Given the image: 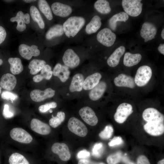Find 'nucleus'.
Returning <instances> with one entry per match:
<instances>
[{"label": "nucleus", "mask_w": 164, "mask_h": 164, "mask_svg": "<svg viewBox=\"0 0 164 164\" xmlns=\"http://www.w3.org/2000/svg\"><path fill=\"white\" fill-rule=\"evenodd\" d=\"M85 19L80 16H71L64 23V33L68 38L74 37L82 28L85 23Z\"/></svg>", "instance_id": "1"}, {"label": "nucleus", "mask_w": 164, "mask_h": 164, "mask_svg": "<svg viewBox=\"0 0 164 164\" xmlns=\"http://www.w3.org/2000/svg\"><path fill=\"white\" fill-rule=\"evenodd\" d=\"M147 122L143 128L148 134L153 136H158L164 132V118L150 119L145 121Z\"/></svg>", "instance_id": "2"}, {"label": "nucleus", "mask_w": 164, "mask_h": 164, "mask_svg": "<svg viewBox=\"0 0 164 164\" xmlns=\"http://www.w3.org/2000/svg\"><path fill=\"white\" fill-rule=\"evenodd\" d=\"M140 0H123L121 4L123 9L128 15L136 17L140 15L142 10L143 4Z\"/></svg>", "instance_id": "3"}, {"label": "nucleus", "mask_w": 164, "mask_h": 164, "mask_svg": "<svg viewBox=\"0 0 164 164\" xmlns=\"http://www.w3.org/2000/svg\"><path fill=\"white\" fill-rule=\"evenodd\" d=\"M152 70L149 66L143 65L138 69L134 79L135 84L138 87L146 85L151 78Z\"/></svg>", "instance_id": "4"}, {"label": "nucleus", "mask_w": 164, "mask_h": 164, "mask_svg": "<svg viewBox=\"0 0 164 164\" xmlns=\"http://www.w3.org/2000/svg\"><path fill=\"white\" fill-rule=\"evenodd\" d=\"M67 126L70 131L78 136L84 137L87 134V129L86 126L75 117H72L69 119Z\"/></svg>", "instance_id": "5"}, {"label": "nucleus", "mask_w": 164, "mask_h": 164, "mask_svg": "<svg viewBox=\"0 0 164 164\" xmlns=\"http://www.w3.org/2000/svg\"><path fill=\"white\" fill-rule=\"evenodd\" d=\"M132 108V105L129 104L123 103L120 104L114 115L115 121L119 124L123 123L133 112Z\"/></svg>", "instance_id": "6"}, {"label": "nucleus", "mask_w": 164, "mask_h": 164, "mask_svg": "<svg viewBox=\"0 0 164 164\" xmlns=\"http://www.w3.org/2000/svg\"><path fill=\"white\" fill-rule=\"evenodd\" d=\"M97 41L103 45L107 47L112 46L116 39L114 33L108 28H104L101 30L97 34Z\"/></svg>", "instance_id": "7"}, {"label": "nucleus", "mask_w": 164, "mask_h": 164, "mask_svg": "<svg viewBox=\"0 0 164 164\" xmlns=\"http://www.w3.org/2000/svg\"><path fill=\"white\" fill-rule=\"evenodd\" d=\"M10 135L14 140L24 143H29L33 139L32 137L28 132L20 128L12 129L10 132Z\"/></svg>", "instance_id": "8"}, {"label": "nucleus", "mask_w": 164, "mask_h": 164, "mask_svg": "<svg viewBox=\"0 0 164 164\" xmlns=\"http://www.w3.org/2000/svg\"><path fill=\"white\" fill-rule=\"evenodd\" d=\"M79 113L82 119L88 124L94 126L97 123L98 118L91 108L87 106L83 107L80 110Z\"/></svg>", "instance_id": "9"}, {"label": "nucleus", "mask_w": 164, "mask_h": 164, "mask_svg": "<svg viewBox=\"0 0 164 164\" xmlns=\"http://www.w3.org/2000/svg\"><path fill=\"white\" fill-rule=\"evenodd\" d=\"M52 152L57 155L62 161H67L70 158L71 154L68 146L64 143L56 142L51 147Z\"/></svg>", "instance_id": "10"}, {"label": "nucleus", "mask_w": 164, "mask_h": 164, "mask_svg": "<svg viewBox=\"0 0 164 164\" xmlns=\"http://www.w3.org/2000/svg\"><path fill=\"white\" fill-rule=\"evenodd\" d=\"M62 60L65 66L72 69L77 67L80 63L79 57L71 49H68L65 51Z\"/></svg>", "instance_id": "11"}, {"label": "nucleus", "mask_w": 164, "mask_h": 164, "mask_svg": "<svg viewBox=\"0 0 164 164\" xmlns=\"http://www.w3.org/2000/svg\"><path fill=\"white\" fill-rule=\"evenodd\" d=\"M157 32V28L153 23L146 22L142 25L140 32L141 36L144 39L145 42L155 38Z\"/></svg>", "instance_id": "12"}, {"label": "nucleus", "mask_w": 164, "mask_h": 164, "mask_svg": "<svg viewBox=\"0 0 164 164\" xmlns=\"http://www.w3.org/2000/svg\"><path fill=\"white\" fill-rule=\"evenodd\" d=\"M55 94V91L50 88H47L44 91L35 89L30 93L31 99L36 102L42 101L47 98L53 97Z\"/></svg>", "instance_id": "13"}, {"label": "nucleus", "mask_w": 164, "mask_h": 164, "mask_svg": "<svg viewBox=\"0 0 164 164\" xmlns=\"http://www.w3.org/2000/svg\"><path fill=\"white\" fill-rule=\"evenodd\" d=\"M30 127L33 131L42 135H47L51 131L50 127L49 125L36 118H33L32 120Z\"/></svg>", "instance_id": "14"}, {"label": "nucleus", "mask_w": 164, "mask_h": 164, "mask_svg": "<svg viewBox=\"0 0 164 164\" xmlns=\"http://www.w3.org/2000/svg\"><path fill=\"white\" fill-rule=\"evenodd\" d=\"M51 9L55 15L63 17L69 16L72 12L70 6L59 2L53 3L51 5Z\"/></svg>", "instance_id": "15"}, {"label": "nucleus", "mask_w": 164, "mask_h": 164, "mask_svg": "<svg viewBox=\"0 0 164 164\" xmlns=\"http://www.w3.org/2000/svg\"><path fill=\"white\" fill-rule=\"evenodd\" d=\"M116 86L118 87H125L133 88L135 87L134 79L130 76L121 73L116 77L114 80Z\"/></svg>", "instance_id": "16"}, {"label": "nucleus", "mask_w": 164, "mask_h": 164, "mask_svg": "<svg viewBox=\"0 0 164 164\" xmlns=\"http://www.w3.org/2000/svg\"><path fill=\"white\" fill-rule=\"evenodd\" d=\"M16 83L15 77L13 74L7 73L2 76L0 81V86L2 88L10 91L14 89Z\"/></svg>", "instance_id": "17"}, {"label": "nucleus", "mask_w": 164, "mask_h": 164, "mask_svg": "<svg viewBox=\"0 0 164 164\" xmlns=\"http://www.w3.org/2000/svg\"><path fill=\"white\" fill-rule=\"evenodd\" d=\"M107 87V84L105 82H99L89 92V95L90 99L95 101L100 99L105 92Z\"/></svg>", "instance_id": "18"}, {"label": "nucleus", "mask_w": 164, "mask_h": 164, "mask_svg": "<svg viewBox=\"0 0 164 164\" xmlns=\"http://www.w3.org/2000/svg\"><path fill=\"white\" fill-rule=\"evenodd\" d=\"M70 73L69 68L60 63L56 64L53 71V75L57 77L63 82H65L68 79Z\"/></svg>", "instance_id": "19"}, {"label": "nucleus", "mask_w": 164, "mask_h": 164, "mask_svg": "<svg viewBox=\"0 0 164 164\" xmlns=\"http://www.w3.org/2000/svg\"><path fill=\"white\" fill-rule=\"evenodd\" d=\"M125 49L123 46H121L116 49L108 58L107 63L111 67H114L119 63L121 57L124 54Z\"/></svg>", "instance_id": "20"}, {"label": "nucleus", "mask_w": 164, "mask_h": 164, "mask_svg": "<svg viewBox=\"0 0 164 164\" xmlns=\"http://www.w3.org/2000/svg\"><path fill=\"white\" fill-rule=\"evenodd\" d=\"M102 77L99 73H95L86 77L84 81L83 88L85 90L92 89L100 82Z\"/></svg>", "instance_id": "21"}, {"label": "nucleus", "mask_w": 164, "mask_h": 164, "mask_svg": "<svg viewBox=\"0 0 164 164\" xmlns=\"http://www.w3.org/2000/svg\"><path fill=\"white\" fill-rule=\"evenodd\" d=\"M84 77L82 74L77 73L72 78L69 87V90L71 92L80 91L83 88Z\"/></svg>", "instance_id": "22"}, {"label": "nucleus", "mask_w": 164, "mask_h": 164, "mask_svg": "<svg viewBox=\"0 0 164 164\" xmlns=\"http://www.w3.org/2000/svg\"><path fill=\"white\" fill-rule=\"evenodd\" d=\"M141 59L142 55L139 53L132 54L126 52L124 55L123 63L126 67H131L137 64Z\"/></svg>", "instance_id": "23"}, {"label": "nucleus", "mask_w": 164, "mask_h": 164, "mask_svg": "<svg viewBox=\"0 0 164 164\" xmlns=\"http://www.w3.org/2000/svg\"><path fill=\"white\" fill-rule=\"evenodd\" d=\"M102 24L101 19L98 15H95L87 25L85 31L88 34L94 33L100 28Z\"/></svg>", "instance_id": "24"}, {"label": "nucleus", "mask_w": 164, "mask_h": 164, "mask_svg": "<svg viewBox=\"0 0 164 164\" xmlns=\"http://www.w3.org/2000/svg\"><path fill=\"white\" fill-rule=\"evenodd\" d=\"M128 15L124 12H121L113 15L109 20V25L113 30L117 27V22L118 21L125 22L128 19Z\"/></svg>", "instance_id": "25"}, {"label": "nucleus", "mask_w": 164, "mask_h": 164, "mask_svg": "<svg viewBox=\"0 0 164 164\" xmlns=\"http://www.w3.org/2000/svg\"><path fill=\"white\" fill-rule=\"evenodd\" d=\"M8 62L10 65V70L13 74H18L23 70V67L20 59L17 57H11L9 59Z\"/></svg>", "instance_id": "26"}, {"label": "nucleus", "mask_w": 164, "mask_h": 164, "mask_svg": "<svg viewBox=\"0 0 164 164\" xmlns=\"http://www.w3.org/2000/svg\"><path fill=\"white\" fill-rule=\"evenodd\" d=\"M64 33L63 26L60 24H56L51 27L46 35V38L50 39L54 37L60 36Z\"/></svg>", "instance_id": "27"}, {"label": "nucleus", "mask_w": 164, "mask_h": 164, "mask_svg": "<svg viewBox=\"0 0 164 164\" xmlns=\"http://www.w3.org/2000/svg\"><path fill=\"white\" fill-rule=\"evenodd\" d=\"M46 65V62L43 60L36 59L32 60L28 66L30 70V73L32 75L37 74Z\"/></svg>", "instance_id": "28"}, {"label": "nucleus", "mask_w": 164, "mask_h": 164, "mask_svg": "<svg viewBox=\"0 0 164 164\" xmlns=\"http://www.w3.org/2000/svg\"><path fill=\"white\" fill-rule=\"evenodd\" d=\"M94 7L98 12L102 14H108L111 10L109 2L105 0L97 1L94 4Z\"/></svg>", "instance_id": "29"}, {"label": "nucleus", "mask_w": 164, "mask_h": 164, "mask_svg": "<svg viewBox=\"0 0 164 164\" xmlns=\"http://www.w3.org/2000/svg\"><path fill=\"white\" fill-rule=\"evenodd\" d=\"M30 12L33 21L37 23L41 29H43L45 26L44 23L37 8L34 6H32L30 8Z\"/></svg>", "instance_id": "30"}, {"label": "nucleus", "mask_w": 164, "mask_h": 164, "mask_svg": "<svg viewBox=\"0 0 164 164\" xmlns=\"http://www.w3.org/2000/svg\"><path fill=\"white\" fill-rule=\"evenodd\" d=\"M39 8L40 11L44 14L49 20H51L53 18V15L50 7L47 2L44 0H39L38 1Z\"/></svg>", "instance_id": "31"}, {"label": "nucleus", "mask_w": 164, "mask_h": 164, "mask_svg": "<svg viewBox=\"0 0 164 164\" xmlns=\"http://www.w3.org/2000/svg\"><path fill=\"white\" fill-rule=\"evenodd\" d=\"M24 13L22 11L18 12L15 16L11 18L10 20L11 22L15 21L17 22L16 28L20 32L24 31L26 28V26L23 21Z\"/></svg>", "instance_id": "32"}, {"label": "nucleus", "mask_w": 164, "mask_h": 164, "mask_svg": "<svg viewBox=\"0 0 164 164\" xmlns=\"http://www.w3.org/2000/svg\"><path fill=\"white\" fill-rule=\"evenodd\" d=\"M9 162V164H29L23 155L17 152L14 153L10 156Z\"/></svg>", "instance_id": "33"}, {"label": "nucleus", "mask_w": 164, "mask_h": 164, "mask_svg": "<svg viewBox=\"0 0 164 164\" xmlns=\"http://www.w3.org/2000/svg\"><path fill=\"white\" fill-rule=\"evenodd\" d=\"M65 113L61 111L58 112L55 117L52 115V118L49 121V124L53 128H56L60 125L64 120Z\"/></svg>", "instance_id": "34"}, {"label": "nucleus", "mask_w": 164, "mask_h": 164, "mask_svg": "<svg viewBox=\"0 0 164 164\" xmlns=\"http://www.w3.org/2000/svg\"><path fill=\"white\" fill-rule=\"evenodd\" d=\"M19 51L20 55L25 59L29 60L32 56L30 46L26 44L20 45L19 47Z\"/></svg>", "instance_id": "35"}, {"label": "nucleus", "mask_w": 164, "mask_h": 164, "mask_svg": "<svg viewBox=\"0 0 164 164\" xmlns=\"http://www.w3.org/2000/svg\"><path fill=\"white\" fill-rule=\"evenodd\" d=\"M114 132L112 127L110 125H106L104 130L99 134L100 138L103 139H107L111 138Z\"/></svg>", "instance_id": "36"}, {"label": "nucleus", "mask_w": 164, "mask_h": 164, "mask_svg": "<svg viewBox=\"0 0 164 164\" xmlns=\"http://www.w3.org/2000/svg\"><path fill=\"white\" fill-rule=\"evenodd\" d=\"M122 153L120 152L109 155L107 158L108 164H118L121 159Z\"/></svg>", "instance_id": "37"}, {"label": "nucleus", "mask_w": 164, "mask_h": 164, "mask_svg": "<svg viewBox=\"0 0 164 164\" xmlns=\"http://www.w3.org/2000/svg\"><path fill=\"white\" fill-rule=\"evenodd\" d=\"M103 150V144L102 143H97L94 145L92 150V154L94 156L100 157Z\"/></svg>", "instance_id": "38"}, {"label": "nucleus", "mask_w": 164, "mask_h": 164, "mask_svg": "<svg viewBox=\"0 0 164 164\" xmlns=\"http://www.w3.org/2000/svg\"><path fill=\"white\" fill-rule=\"evenodd\" d=\"M53 74L51 67L48 64L46 65L41 70L40 75L43 79L50 80Z\"/></svg>", "instance_id": "39"}, {"label": "nucleus", "mask_w": 164, "mask_h": 164, "mask_svg": "<svg viewBox=\"0 0 164 164\" xmlns=\"http://www.w3.org/2000/svg\"><path fill=\"white\" fill-rule=\"evenodd\" d=\"M1 97L7 100H11L12 102L18 97L16 94L9 91H3L1 95Z\"/></svg>", "instance_id": "40"}, {"label": "nucleus", "mask_w": 164, "mask_h": 164, "mask_svg": "<svg viewBox=\"0 0 164 164\" xmlns=\"http://www.w3.org/2000/svg\"><path fill=\"white\" fill-rule=\"evenodd\" d=\"M56 106V103L54 102H51L40 105L39 108V110L41 112L45 113L51 108H55Z\"/></svg>", "instance_id": "41"}, {"label": "nucleus", "mask_w": 164, "mask_h": 164, "mask_svg": "<svg viewBox=\"0 0 164 164\" xmlns=\"http://www.w3.org/2000/svg\"><path fill=\"white\" fill-rule=\"evenodd\" d=\"M123 142L122 138L120 136L114 137L108 143L110 146H113L121 144Z\"/></svg>", "instance_id": "42"}, {"label": "nucleus", "mask_w": 164, "mask_h": 164, "mask_svg": "<svg viewBox=\"0 0 164 164\" xmlns=\"http://www.w3.org/2000/svg\"><path fill=\"white\" fill-rule=\"evenodd\" d=\"M3 115L6 118H11L14 116V114L12 112L10 111L9 106L7 104H5L4 105Z\"/></svg>", "instance_id": "43"}, {"label": "nucleus", "mask_w": 164, "mask_h": 164, "mask_svg": "<svg viewBox=\"0 0 164 164\" xmlns=\"http://www.w3.org/2000/svg\"><path fill=\"white\" fill-rule=\"evenodd\" d=\"M90 152L86 149L81 150L77 154V157L79 159H86L90 156Z\"/></svg>", "instance_id": "44"}, {"label": "nucleus", "mask_w": 164, "mask_h": 164, "mask_svg": "<svg viewBox=\"0 0 164 164\" xmlns=\"http://www.w3.org/2000/svg\"><path fill=\"white\" fill-rule=\"evenodd\" d=\"M137 164H151L147 157L144 155H141L137 158Z\"/></svg>", "instance_id": "45"}, {"label": "nucleus", "mask_w": 164, "mask_h": 164, "mask_svg": "<svg viewBox=\"0 0 164 164\" xmlns=\"http://www.w3.org/2000/svg\"><path fill=\"white\" fill-rule=\"evenodd\" d=\"M6 36V33L5 29L0 26V44L4 41Z\"/></svg>", "instance_id": "46"}, {"label": "nucleus", "mask_w": 164, "mask_h": 164, "mask_svg": "<svg viewBox=\"0 0 164 164\" xmlns=\"http://www.w3.org/2000/svg\"><path fill=\"white\" fill-rule=\"evenodd\" d=\"M78 164H105L103 162H96L87 159H81L79 160Z\"/></svg>", "instance_id": "47"}, {"label": "nucleus", "mask_w": 164, "mask_h": 164, "mask_svg": "<svg viewBox=\"0 0 164 164\" xmlns=\"http://www.w3.org/2000/svg\"><path fill=\"white\" fill-rule=\"evenodd\" d=\"M38 47L37 46L34 45H32L30 46L32 56H37L39 55L40 52L38 49Z\"/></svg>", "instance_id": "48"}, {"label": "nucleus", "mask_w": 164, "mask_h": 164, "mask_svg": "<svg viewBox=\"0 0 164 164\" xmlns=\"http://www.w3.org/2000/svg\"><path fill=\"white\" fill-rule=\"evenodd\" d=\"M43 79V78L40 74L36 75L34 76L33 78L34 81L37 83L40 82Z\"/></svg>", "instance_id": "49"}, {"label": "nucleus", "mask_w": 164, "mask_h": 164, "mask_svg": "<svg viewBox=\"0 0 164 164\" xmlns=\"http://www.w3.org/2000/svg\"><path fill=\"white\" fill-rule=\"evenodd\" d=\"M23 21L25 24H29L30 22V16L29 14L26 13L24 15Z\"/></svg>", "instance_id": "50"}, {"label": "nucleus", "mask_w": 164, "mask_h": 164, "mask_svg": "<svg viewBox=\"0 0 164 164\" xmlns=\"http://www.w3.org/2000/svg\"><path fill=\"white\" fill-rule=\"evenodd\" d=\"M158 50L159 52L163 54L164 55V44H161L158 47Z\"/></svg>", "instance_id": "51"}, {"label": "nucleus", "mask_w": 164, "mask_h": 164, "mask_svg": "<svg viewBox=\"0 0 164 164\" xmlns=\"http://www.w3.org/2000/svg\"><path fill=\"white\" fill-rule=\"evenodd\" d=\"M157 164H164V159H163L162 160L159 161L158 162Z\"/></svg>", "instance_id": "52"}, {"label": "nucleus", "mask_w": 164, "mask_h": 164, "mask_svg": "<svg viewBox=\"0 0 164 164\" xmlns=\"http://www.w3.org/2000/svg\"><path fill=\"white\" fill-rule=\"evenodd\" d=\"M161 36L162 39H164V29H163L161 33Z\"/></svg>", "instance_id": "53"}, {"label": "nucleus", "mask_w": 164, "mask_h": 164, "mask_svg": "<svg viewBox=\"0 0 164 164\" xmlns=\"http://www.w3.org/2000/svg\"><path fill=\"white\" fill-rule=\"evenodd\" d=\"M25 2H27V3H29L30 2H34L36 1V0H23Z\"/></svg>", "instance_id": "54"}, {"label": "nucleus", "mask_w": 164, "mask_h": 164, "mask_svg": "<svg viewBox=\"0 0 164 164\" xmlns=\"http://www.w3.org/2000/svg\"><path fill=\"white\" fill-rule=\"evenodd\" d=\"M125 164H135L132 162H129L126 163Z\"/></svg>", "instance_id": "55"}, {"label": "nucleus", "mask_w": 164, "mask_h": 164, "mask_svg": "<svg viewBox=\"0 0 164 164\" xmlns=\"http://www.w3.org/2000/svg\"><path fill=\"white\" fill-rule=\"evenodd\" d=\"M3 63V61L2 59H0V65H2Z\"/></svg>", "instance_id": "56"}, {"label": "nucleus", "mask_w": 164, "mask_h": 164, "mask_svg": "<svg viewBox=\"0 0 164 164\" xmlns=\"http://www.w3.org/2000/svg\"><path fill=\"white\" fill-rule=\"evenodd\" d=\"M49 112L50 113H52L53 112V110L52 109H50L49 110Z\"/></svg>", "instance_id": "57"}, {"label": "nucleus", "mask_w": 164, "mask_h": 164, "mask_svg": "<svg viewBox=\"0 0 164 164\" xmlns=\"http://www.w3.org/2000/svg\"><path fill=\"white\" fill-rule=\"evenodd\" d=\"M1 89H2V87L0 86V94L1 93Z\"/></svg>", "instance_id": "58"}]
</instances>
